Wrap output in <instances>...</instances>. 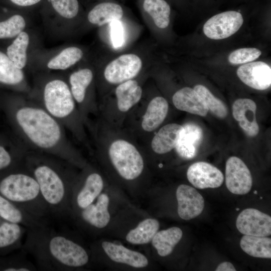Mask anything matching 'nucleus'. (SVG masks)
<instances>
[{
	"label": "nucleus",
	"instance_id": "f257e3e1",
	"mask_svg": "<svg viewBox=\"0 0 271 271\" xmlns=\"http://www.w3.org/2000/svg\"><path fill=\"white\" fill-rule=\"evenodd\" d=\"M16 117L24 133L37 146L50 148L59 141L61 134L60 126L49 112L26 106L17 111Z\"/></svg>",
	"mask_w": 271,
	"mask_h": 271
},
{
	"label": "nucleus",
	"instance_id": "f03ea898",
	"mask_svg": "<svg viewBox=\"0 0 271 271\" xmlns=\"http://www.w3.org/2000/svg\"><path fill=\"white\" fill-rule=\"evenodd\" d=\"M0 194L29 214L30 205L47 206L35 178L26 174H12L4 178L0 182Z\"/></svg>",
	"mask_w": 271,
	"mask_h": 271
},
{
	"label": "nucleus",
	"instance_id": "7ed1b4c3",
	"mask_svg": "<svg viewBox=\"0 0 271 271\" xmlns=\"http://www.w3.org/2000/svg\"><path fill=\"white\" fill-rule=\"evenodd\" d=\"M45 255L57 265L67 267H79L89 260L86 250L81 245L61 235L49 238L45 246Z\"/></svg>",
	"mask_w": 271,
	"mask_h": 271
},
{
	"label": "nucleus",
	"instance_id": "20e7f679",
	"mask_svg": "<svg viewBox=\"0 0 271 271\" xmlns=\"http://www.w3.org/2000/svg\"><path fill=\"white\" fill-rule=\"evenodd\" d=\"M108 153L113 166L124 179L133 180L142 174L143 159L132 144L122 140L115 141L110 145Z\"/></svg>",
	"mask_w": 271,
	"mask_h": 271
},
{
	"label": "nucleus",
	"instance_id": "39448f33",
	"mask_svg": "<svg viewBox=\"0 0 271 271\" xmlns=\"http://www.w3.org/2000/svg\"><path fill=\"white\" fill-rule=\"evenodd\" d=\"M33 176L47 206L56 210L63 209L67 191L63 179L58 173L51 167L42 164L34 169Z\"/></svg>",
	"mask_w": 271,
	"mask_h": 271
},
{
	"label": "nucleus",
	"instance_id": "423d86ee",
	"mask_svg": "<svg viewBox=\"0 0 271 271\" xmlns=\"http://www.w3.org/2000/svg\"><path fill=\"white\" fill-rule=\"evenodd\" d=\"M44 101L48 112L57 118L67 116L71 113L75 106L70 88L60 79L51 80L46 84Z\"/></svg>",
	"mask_w": 271,
	"mask_h": 271
},
{
	"label": "nucleus",
	"instance_id": "0eeeda50",
	"mask_svg": "<svg viewBox=\"0 0 271 271\" xmlns=\"http://www.w3.org/2000/svg\"><path fill=\"white\" fill-rule=\"evenodd\" d=\"M142 66V60L138 55L133 53L122 54L106 65L104 77L110 84H120L137 76Z\"/></svg>",
	"mask_w": 271,
	"mask_h": 271
},
{
	"label": "nucleus",
	"instance_id": "6e6552de",
	"mask_svg": "<svg viewBox=\"0 0 271 271\" xmlns=\"http://www.w3.org/2000/svg\"><path fill=\"white\" fill-rule=\"evenodd\" d=\"M243 23V19L240 13L229 11L212 17L204 25L203 30L208 38L221 40L235 33Z\"/></svg>",
	"mask_w": 271,
	"mask_h": 271
},
{
	"label": "nucleus",
	"instance_id": "1a4fd4ad",
	"mask_svg": "<svg viewBox=\"0 0 271 271\" xmlns=\"http://www.w3.org/2000/svg\"><path fill=\"white\" fill-rule=\"evenodd\" d=\"M225 183L228 190L234 194L244 195L251 189V173L245 164L237 157H231L226 161Z\"/></svg>",
	"mask_w": 271,
	"mask_h": 271
},
{
	"label": "nucleus",
	"instance_id": "9d476101",
	"mask_svg": "<svg viewBox=\"0 0 271 271\" xmlns=\"http://www.w3.org/2000/svg\"><path fill=\"white\" fill-rule=\"evenodd\" d=\"M236 226L244 235L268 236L271 234V217L254 208H247L237 217Z\"/></svg>",
	"mask_w": 271,
	"mask_h": 271
},
{
	"label": "nucleus",
	"instance_id": "9b49d317",
	"mask_svg": "<svg viewBox=\"0 0 271 271\" xmlns=\"http://www.w3.org/2000/svg\"><path fill=\"white\" fill-rule=\"evenodd\" d=\"M187 177L192 185L201 189L219 187L224 181L221 171L205 162L192 164L188 169Z\"/></svg>",
	"mask_w": 271,
	"mask_h": 271
},
{
	"label": "nucleus",
	"instance_id": "f8f14e48",
	"mask_svg": "<svg viewBox=\"0 0 271 271\" xmlns=\"http://www.w3.org/2000/svg\"><path fill=\"white\" fill-rule=\"evenodd\" d=\"M236 73L243 83L253 89L265 90L271 85V68L265 62L245 63L238 67Z\"/></svg>",
	"mask_w": 271,
	"mask_h": 271
},
{
	"label": "nucleus",
	"instance_id": "ddd939ff",
	"mask_svg": "<svg viewBox=\"0 0 271 271\" xmlns=\"http://www.w3.org/2000/svg\"><path fill=\"white\" fill-rule=\"evenodd\" d=\"M178 214L182 219L188 220L199 215L204 207L202 196L191 186L181 184L176 191Z\"/></svg>",
	"mask_w": 271,
	"mask_h": 271
},
{
	"label": "nucleus",
	"instance_id": "4468645a",
	"mask_svg": "<svg viewBox=\"0 0 271 271\" xmlns=\"http://www.w3.org/2000/svg\"><path fill=\"white\" fill-rule=\"evenodd\" d=\"M256 110L255 103L248 98L238 99L232 105L233 117L245 133L250 137L257 136L259 132L255 116Z\"/></svg>",
	"mask_w": 271,
	"mask_h": 271
},
{
	"label": "nucleus",
	"instance_id": "2eb2a0df",
	"mask_svg": "<svg viewBox=\"0 0 271 271\" xmlns=\"http://www.w3.org/2000/svg\"><path fill=\"white\" fill-rule=\"evenodd\" d=\"M101 246L106 254L116 262L136 268L145 267L148 264V260L144 254L122 245L103 241Z\"/></svg>",
	"mask_w": 271,
	"mask_h": 271
},
{
	"label": "nucleus",
	"instance_id": "dca6fc26",
	"mask_svg": "<svg viewBox=\"0 0 271 271\" xmlns=\"http://www.w3.org/2000/svg\"><path fill=\"white\" fill-rule=\"evenodd\" d=\"M183 126L175 148L181 157L191 159L197 154L203 138V131L199 125L193 123H188Z\"/></svg>",
	"mask_w": 271,
	"mask_h": 271
},
{
	"label": "nucleus",
	"instance_id": "f3484780",
	"mask_svg": "<svg viewBox=\"0 0 271 271\" xmlns=\"http://www.w3.org/2000/svg\"><path fill=\"white\" fill-rule=\"evenodd\" d=\"M174 106L179 110L192 114L205 116L208 109L196 91L185 87L176 91L173 96Z\"/></svg>",
	"mask_w": 271,
	"mask_h": 271
},
{
	"label": "nucleus",
	"instance_id": "a211bd4d",
	"mask_svg": "<svg viewBox=\"0 0 271 271\" xmlns=\"http://www.w3.org/2000/svg\"><path fill=\"white\" fill-rule=\"evenodd\" d=\"M124 15V9L119 4L106 1L94 6L89 12L87 19L89 22L98 26L120 20Z\"/></svg>",
	"mask_w": 271,
	"mask_h": 271
},
{
	"label": "nucleus",
	"instance_id": "6ab92c4d",
	"mask_svg": "<svg viewBox=\"0 0 271 271\" xmlns=\"http://www.w3.org/2000/svg\"><path fill=\"white\" fill-rule=\"evenodd\" d=\"M109 201V197L107 194H100L95 203H92L82 209V219L96 228L105 227L108 224L110 218L108 210Z\"/></svg>",
	"mask_w": 271,
	"mask_h": 271
},
{
	"label": "nucleus",
	"instance_id": "aec40b11",
	"mask_svg": "<svg viewBox=\"0 0 271 271\" xmlns=\"http://www.w3.org/2000/svg\"><path fill=\"white\" fill-rule=\"evenodd\" d=\"M183 126L170 123L163 126L154 137L151 147L157 154H164L176 148Z\"/></svg>",
	"mask_w": 271,
	"mask_h": 271
},
{
	"label": "nucleus",
	"instance_id": "412c9836",
	"mask_svg": "<svg viewBox=\"0 0 271 271\" xmlns=\"http://www.w3.org/2000/svg\"><path fill=\"white\" fill-rule=\"evenodd\" d=\"M168 109V103L165 98L161 96L153 98L149 103L143 118V129L151 132L158 128L165 119Z\"/></svg>",
	"mask_w": 271,
	"mask_h": 271
},
{
	"label": "nucleus",
	"instance_id": "4be33fe9",
	"mask_svg": "<svg viewBox=\"0 0 271 271\" xmlns=\"http://www.w3.org/2000/svg\"><path fill=\"white\" fill-rule=\"evenodd\" d=\"M142 88L135 80H128L119 84L115 89L118 109L126 112L136 104L142 95Z\"/></svg>",
	"mask_w": 271,
	"mask_h": 271
},
{
	"label": "nucleus",
	"instance_id": "5701e85b",
	"mask_svg": "<svg viewBox=\"0 0 271 271\" xmlns=\"http://www.w3.org/2000/svg\"><path fill=\"white\" fill-rule=\"evenodd\" d=\"M0 217L6 220L22 225H37L34 217L0 194Z\"/></svg>",
	"mask_w": 271,
	"mask_h": 271
},
{
	"label": "nucleus",
	"instance_id": "b1692460",
	"mask_svg": "<svg viewBox=\"0 0 271 271\" xmlns=\"http://www.w3.org/2000/svg\"><path fill=\"white\" fill-rule=\"evenodd\" d=\"M141 7L157 27L165 29L168 27L171 8L165 0H141Z\"/></svg>",
	"mask_w": 271,
	"mask_h": 271
},
{
	"label": "nucleus",
	"instance_id": "393cba45",
	"mask_svg": "<svg viewBox=\"0 0 271 271\" xmlns=\"http://www.w3.org/2000/svg\"><path fill=\"white\" fill-rule=\"evenodd\" d=\"M182 235L183 232L180 228L172 227L158 231L152 240V244L159 255L166 256L172 252Z\"/></svg>",
	"mask_w": 271,
	"mask_h": 271
},
{
	"label": "nucleus",
	"instance_id": "a878e982",
	"mask_svg": "<svg viewBox=\"0 0 271 271\" xmlns=\"http://www.w3.org/2000/svg\"><path fill=\"white\" fill-rule=\"evenodd\" d=\"M103 187V182L101 176L95 173L90 174L77 195L78 206L83 209L92 204L99 195Z\"/></svg>",
	"mask_w": 271,
	"mask_h": 271
},
{
	"label": "nucleus",
	"instance_id": "bb28decb",
	"mask_svg": "<svg viewBox=\"0 0 271 271\" xmlns=\"http://www.w3.org/2000/svg\"><path fill=\"white\" fill-rule=\"evenodd\" d=\"M242 250L255 257L271 258V239L266 236L244 235L240 241Z\"/></svg>",
	"mask_w": 271,
	"mask_h": 271
},
{
	"label": "nucleus",
	"instance_id": "cd10ccee",
	"mask_svg": "<svg viewBox=\"0 0 271 271\" xmlns=\"http://www.w3.org/2000/svg\"><path fill=\"white\" fill-rule=\"evenodd\" d=\"M159 221L154 218H147L141 221L126 236V240L133 244H144L150 242L158 231Z\"/></svg>",
	"mask_w": 271,
	"mask_h": 271
},
{
	"label": "nucleus",
	"instance_id": "c85d7f7f",
	"mask_svg": "<svg viewBox=\"0 0 271 271\" xmlns=\"http://www.w3.org/2000/svg\"><path fill=\"white\" fill-rule=\"evenodd\" d=\"M30 37L24 31L20 33L7 49L6 54L14 64L22 70L27 62V49L29 44Z\"/></svg>",
	"mask_w": 271,
	"mask_h": 271
},
{
	"label": "nucleus",
	"instance_id": "c756f323",
	"mask_svg": "<svg viewBox=\"0 0 271 271\" xmlns=\"http://www.w3.org/2000/svg\"><path fill=\"white\" fill-rule=\"evenodd\" d=\"M93 73L89 68H83L72 73L69 77L70 90L78 103L84 99L86 91L93 79Z\"/></svg>",
	"mask_w": 271,
	"mask_h": 271
},
{
	"label": "nucleus",
	"instance_id": "7c9ffc66",
	"mask_svg": "<svg viewBox=\"0 0 271 271\" xmlns=\"http://www.w3.org/2000/svg\"><path fill=\"white\" fill-rule=\"evenodd\" d=\"M83 56V52L79 48L68 47L50 59L47 67L52 70H65L79 62Z\"/></svg>",
	"mask_w": 271,
	"mask_h": 271
},
{
	"label": "nucleus",
	"instance_id": "2f4dec72",
	"mask_svg": "<svg viewBox=\"0 0 271 271\" xmlns=\"http://www.w3.org/2000/svg\"><path fill=\"white\" fill-rule=\"evenodd\" d=\"M22 70L18 68L7 54L0 51V82L16 85L24 79Z\"/></svg>",
	"mask_w": 271,
	"mask_h": 271
},
{
	"label": "nucleus",
	"instance_id": "473e14b6",
	"mask_svg": "<svg viewBox=\"0 0 271 271\" xmlns=\"http://www.w3.org/2000/svg\"><path fill=\"white\" fill-rule=\"evenodd\" d=\"M194 89L202 99L208 111L219 118L226 116L227 109L225 105L215 97L207 87L202 85H197Z\"/></svg>",
	"mask_w": 271,
	"mask_h": 271
},
{
	"label": "nucleus",
	"instance_id": "72a5a7b5",
	"mask_svg": "<svg viewBox=\"0 0 271 271\" xmlns=\"http://www.w3.org/2000/svg\"><path fill=\"white\" fill-rule=\"evenodd\" d=\"M26 22L23 16L15 15L0 22V39L16 37L25 28Z\"/></svg>",
	"mask_w": 271,
	"mask_h": 271
},
{
	"label": "nucleus",
	"instance_id": "f704fd0d",
	"mask_svg": "<svg viewBox=\"0 0 271 271\" xmlns=\"http://www.w3.org/2000/svg\"><path fill=\"white\" fill-rule=\"evenodd\" d=\"M21 224L6 221L0 225V248L14 244L20 239L23 233Z\"/></svg>",
	"mask_w": 271,
	"mask_h": 271
},
{
	"label": "nucleus",
	"instance_id": "c9c22d12",
	"mask_svg": "<svg viewBox=\"0 0 271 271\" xmlns=\"http://www.w3.org/2000/svg\"><path fill=\"white\" fill-rule=\"evenodd\" d=\"M52 7L62 17L71 19L75 18L79 11L78 0H50Z\"/></svg>",
	"mask_w": 271,
	"mask_h": 271
},
{
	"label": "nucleus",
	"instance_id": "e433bc0d",
	"mask_svg": "<svg viewBox=\"0 0 271 271\" xmlns=\"http://www.w3.org/2000/svg\"><path fill=\"white\" fill-rule=\"evenodd\" d=\"M261 52L254 48H244L235 50L228 56L229 62L234 65L245 64L258 58Z\"/></svg>",
	"mask_w": 271,
	"mask_h": 271
},
{
	"label": "nucleus",
	"instance_id": "4c0bfd02",
	"mask_svg": "<svg viewBox=\"0 0 271 271\" xmlns=\"http://www.w3.org/2000/svg\"><path fill=\"white\" fill-rule=\"evenodd\" d=\"M111 37L114 47L118 48L123 45L124 32L120 20L111 23Z\"/></svg>",
	"mask_w": 271,
	"mask_h": 271
},
{
	"label": "nucleus",
	"instance_id": "58836bf2",
	"mask_svg": "<svg viewBox=\"0 0 271 271\" xmlns=\"http://www.w3.org/2000/svg\"><path fill=\"white\" fill-rule=\"evenodd\" d=\"M11 162L10 155L3 147L0 146V170L7 168Z\"/></svg>",
	"mask_w": 271,
	"mask_h": 271
},
{
	"label": "nucleus",
	"instance_id": "ea45409f",
	"mask_svg": "<svg viewBox=\"0 0 271 271\" xmlns=\"http://www.w3.org/2000/svg\"><path fill=\"white\" fill-rule=\"evenodd\" d=\"M215 270L216 271H235L234 265L230 262L224 261L220 263Z\"/></svg>",
	"mask_w": 271,
	"mask_h": 271
},
{
	"label": "nucleus",
	"instance_id": "a19ab883",
	"mask_svg": "<svg viewBox=\"0 0 271 271\" xmlns=\"http://www.w3.org/2000/svg\"><path fill=\"white\" fill-rule=\"evenodd\" d=\"M14 4L21 6L28 7L36 5L41 0H10Z\"/></svg>",
	"mask_w": 271,
	"mask_h": 271
}]
</instances>
